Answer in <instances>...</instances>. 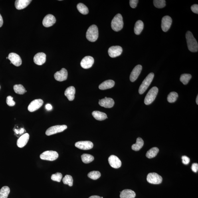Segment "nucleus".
<instances>
[{"label": "nucleus", "mask_w": 198, "mask_h": 198, "mask_svg": "<svg viewBox=\"0 0 198 198\" xmlns=\"http://www.w3.org/2000/svg\"><path fill=\"white\" fill-rule=\"evenodd\" d=\"M187 47L189 50L192 52H196L198 50V44L196 40L189 31H187L186 34Z\"/></svg>", "instance_id": "obj_1"}, {"label": "nucleus", "mask_w": 198, "mask_h": 198, "mask_svg": "<svg viewBox=\"0 0 198 198\" xmlns=\"http://www.w3.org/2000/svg\"><path fill=\"white\" fill-rule=\"evenodd\" d=\"M111 27L114 31L118 32L122 29L123 27V17L120 14H117L115 16L111 22Z\"/></svg>", "instance_id": "obj_2"}, {"label": "nucleus", "mask_w": 198, "mask_h": 198, "mask_svg": "<svg viewBox=\"0 0 198 198\" xmlns=\"http://www.w3.org/2000/svg\"><path fill=\"white\" fill-rule=\"evenodd\" d=\"M86 38L89 41L94 42L98 37V30L97 27L95 25H92L88 28L86 34Z\"/></svg>", "instance_id": "obj_3"}, {"label": "nucleus", "mask_w": 198, "mask_h": 198, "mask_svg": "<svg viewBox=\"0 0 198 198\" xmlns=\"http://www.w3.org/2000/svg\"><path fill=\"white\" fill-rule=\"evenodd\" d=\"M154 77V74L153 73H151L147 76L145 79L143 80L139 88V94H142L144 93L149 86L150 85Z\"/></svg>", "instance_id": "obj_4"}, {"label": "nucleus", "mask_w": 198, "mask_h": 198, "mask_svg": "<svg viewBox=\"0 0 198 198\" xmlns=\"http://www.w3.org/2000/svg\"><path fill=\"white\" fill-rule=\"evenodd\" d=\"M158 88L156 87H153L147 93L144 100L145 104L146 105L151 104L154 100L158 92Z\"/></svg>", "instance_id": "obj_5"}, {"label": "nucleus", "mask_w": 198, "mask_h": 198, "mask_svg": "<svg viewBox=\"0 0 198 198\" xmlns=\"http://www.w3.org/2000/svg\"><path fill=\"white\" fill-rule=\"evenodd\" d=\"M58 153L56 151H44L40 155V158L43 160L53 161L58 158Z\"/></svg>", "instance_id": "obj_6"}, {"label": "nucleus", "mask_w": 198, "mask_h": 198, "mask_svg": "<svg viewBox=\"0 0 198 198\" xmlns=\"http://www.w3.org/2000/svg\"><path fill=\"white\" fill-rule=\"evenodd\" d=\"M67 128V126L65 125H56V126H52L46 130V134L47 136H50L56 133L63 132Z\"/></svg>", "instance_id": "obj_7"}, {"label": "nucleus", "mask_w": 198, "mask_h": 198, "mask_svg": "<svg viewBox=\"0 0 198 198\" xmlns=\"http://www.w3.org/2000/svg\"><path fill=\"white\" fill-rule=\"evenodd\" d=\"M147 181L153 184H159L162 182L163 178L156 173H150L147 176Z\"/></svg>", "instance_id": "obj_8"}, {"label": "nucleus", "mask_w": 198, "mask_h": 198, "mask_svg": "<svg viewBox=\"0 0 198 198\" xmlns=\"http://www.w3.org/2000/svg\"><path fill=\"white\" fill-rule=\"evenodd\" d=\"M43 104V101L41 99H36L30 103L28 107V110L30 112H33L39 109Z\"/></svg>", "instance_id": "obj_9"}, {"label": "nucleus", "mask_w": 198, "mask_h": 198, "mask_svg": "<svg viewBox=\"0 0 198 198\" xmlns=\"http://www.w3.org/2000/svg\"><path fill=\"white\" fill-rule=\"evenodd\" d=\"M172 23V19L170 16H164L161 20V27L164 32H166L170 28Z\"/></svg>", "instance_id": "obj_10"}, {"label": "nucleus", "mask_w": 198, "mask_h": 198, "mask_svg": "<svg viewBox=\"0 0 198 198\" xmlns=\"http://www.w3.org/2000/svg\"><path fill=\"white\" fill-rule=\"evenodd\" d=\"M75 146L82 150H88L92 149L94 145L93 143L90 141H81L76 142Z\"/></svg>", "instance_id": "obj_11"}, {"label": "nucleus", "mask_w": 198, "mask_h": 198, "mask_svg": "<svg viewBox=\"0 0 198 198\" xmlns=\"http://www.w3.org/2000/svg\"><path fill=\"white\" fill-rule=\"evenodd\" d=\"M123 52L122 48L120 46H113L109 48V56L112 58H115L120 56Z\"/></svg>", "instance_id": "obj_12"}, {"label": "nucleus", "mask_w": 198, "mask_h": 198, "mask_svg": "<svg viewBox=\"0 0 198 198\" xmlns=\"http://www.w3.org/2000/svg\"><path fill=\"white\" fill-rule=\"evenodd\" d=\"M94 63V58L91 56H88L84 57L80 62L82 67L88 69L92 67Z\"/></svg>", "instance_id": "obj_13"}, {"label": "nucleus", "mask_w": 198, "mask_h": 198, "mask_svg": "<svg viewBox=\"0 0 198 198\" xmlns=\"http://www.w3.org/2000/svg\"><path fill=\"white\" fill-rule=\"evenodd\" d=\"M8 58L11 61V64H13L16 66H19L22 64V60L20 56L14 52L10 53L8 56Z\"/></svg>", "instance_id": "obj_14"}, {"label": "nucleus", "mask_w": 198, "mask_h": 198, "mask_svg": "<svg viewBox=\"0 0 198 198\" xmlns=\"http://www.w3.org/2000/svg\"><path fill=\"white\" fill-rule=\"evenodd\" d=\"M54 77L58 81L62 82L66 80L68 77L67 70L65 68H62L60 71L56 73Z\"/></svg>", "instance_id": "obj_15"}, {"label": "nucleus", "mask_w": 198, "mask_h": 198, "mask_svg": "<svg viewBox=\"0 0 198 198\" xmlns=\"http://www.w3.org/2000/svg\"><path fill=\"white\" fill-rule=\"evenodd\" d=\"M56 22V19L55 17L51 14H48L44 18L42 24L44 27H49L53 25Z\"/></svg>", "instance_id": "obj_16"}, {"label": "nucleus", "mask_w": 198, "mask_h": 198, "mask_svg": "<svg viewBox=\"0 0 198 198\" xmlns=\"http://www.w3.org/2000/svg\"><path fill=\"white\" fill-rule=\"evenodd\" d=\"M108 162L110 166L115 169H118L122 165V162L120 159L114 155H111L109 157Z\"/></svg>", "instance_id": "obj_17"}, {"label": "nucleus", "mask_w": 198, "mask_h": 198, "mask_svg": "<svg viewBox=\"0 0 198 198\" xmlns=\"http://www.w3.org/2000/svg\"><path fill=\"white\" fill-rule=\"evenodd\" d=\"M142 66L140 65L135 66L132 70L130 76V80L131 82H134L138 78L142 70Z\"/></svg>", "instance_id": "obj_18"}, {"label": "nucleus", "mask_w": 198, "mask_h": 198, "mask_svg": "<svg viewBox=\"0 0 198 198\" xmlns=\"http://www.w3.org/2000/svg\"><path fill=\"white\" fill-rule=\"evenodd\" d=\"M99 104L101 106L105 108H110L114 106L115 102L113 99L106 97L104 98L99 100Z\"/></svg>", "instance_id": "obj_19"}, {"label": "nucleus", "mask_w": 198, "mask_h": 198, "mask_svg": "<svg viewBox=\"0 0 198 198\" xmlns=\"http://www.w3.org/2000/svg\"><path fill=\"white\" fill-rule=\"evenodd\" d=\"M34 61L38 65H42L46 61V54L42 52L36 54L34 56Z\"/></svg>", "instance_id": "obj_20"}, {"label": "nucleus", "mask_w": 198, "mask_h": 198, "mask_svg": "<svg viewBox=\"0 0 198 198\" xmlns=\"http://www.w3.org/2000/svg\"><path fill=\"white\" fill-rule=\"evenodd\" d=\"M29 135L28 133H25L20 137L17 141V145L20 148L25 146L29 141Z\"/></svg>", "instance_id": "obj_21"}, {"label": "nucleus", "mask_w": 198, "mask_h": 198, "mask_svg": "<svg viewBox=\"0 0 198 198\" xmlns=\"http://www.w3.org/2000/svg\"><path fill=\"white\" fill-rule=\"evenodd\" d=\"M31 2V0H17L15 3L16 9L19 10L23 9L28 7Z\"/></svg>", "instance_id": "obj_22"}, {"label": "nucleus", "mask_w": 198, "mask_h": 198, "mask_svg": "<svg viewBox=\"0 0 198 198\" xmlns=\"http://www.w3.org/2000/svg\"><path fill=\"white\" fill-rule=\"evenodd\" d=\"M76 90L74 86H70L66 89L65 92V95L70 101H72L74 100V95H75Z\"/></svg>", "instance_id": "obj_23"}, {"label": "nucleus", "mask_w": 198, "mask_h": 198, "mask_svg": "<svg viewBox=\"0 0 198 198\" xmlns=\"http://www.w3.org/2000/svg\"><path fill=\"white\" fill-rule=\"evenodd\" d=\"M115 82L114 80H108L105 81L99 86V88L101 90H106L114 87Z\"/></svg>", "instance_id": "obj_24"}, {"label": "nucleus", "mask_w": 198, "mask_h": 198, "mask_svg": "<svg viewBox=\"0 0 198 198\" xmlns=\"http://www.w3.org/2000/svg\"><path fill=\"white\" fill-rule=\"evenodd\" d=\"M120 198H134L136 196L135 192L130 189H125L120 192Z\"/></svg>", "instance_id": "obj_25"}, {"label": "nucleus", "mask_w": 198, "mask_h": 198, "mask_svg": "<svg viewBox=\"0 0 198 198\" xmlns=\"http://www.w3.org/2000/svg\"><path fill=\"white\" fill-rule=\"evenodd\" d=\"M92 115L96 120L102 121L106 120L107 118L106 114L99 111H94L92 112Z\"/></svg>", "instance_id": "obj_26"}, {"label": "nucleus", "mask_w": 198, "mask_h": 198, "mask_svg": "<svg viewBox=\"0 0 198 198\" xmlns=\"http://www.w3.org/2000/svg\"><path fill=\"white\" fill-rule=\"evenodd\" d=\"M144 27L143 22L141 20L137 21L135 25L134 33L137 35H139L142 32Z\"/></svg>", "instance_id": "obj_27"}, {"label": "nucleus", "mask_w": 198, "mask_h": 198, "mask_svg": "<svg viewBox=\"0 0 198 198\" xmlns=\"http://www.w3.org/2000/svg\"><path fill=\"white\" fill-rule=\"evenodd\" d=\"M143 145H144V142L143 139L140 137H138L137 139L136 143L132 145L131 148L133 150L138 151L142 148Z\"/></svg>", "instance_id": "obj_28"}, {"label": "nucleus", "mask_w": 198, "mask_h": 198, "mask_svg": "<svg viewBox=\"0 0 198 198\" xmlns=\"http://www.w3.org/2000/svg\"><path fill=\"white\" fill-rule=\"evenodd\" d=\"M159 149L156 147H153L147 151L146 157L149 159L154 158L159 152Z\"/></svg>", "instance_id": "obj_29"}, {"label": "nucleus", "mask_w": 198, "mask_h": 198, "mask_svg": "<svg viewBox=\"0 0 198 198\" xmlns=\"http://www.w3.org/2000/svg\"><path fill=\"white\" fill-rule=\"evenodd\" d=\"M13 88L16 93L19 94H23L27 92L21 84L15 85L13 87Z\"/></svg>", "instance_id": "obj_30"}, {"label": "nucleus", "mask_w": 198, "mask_h": 198, "mask_svg": "<svg viewBox=\"0 0 198 198\" xmlns=\"http://www.w3.org/2000/svg\"><path fill=\"white\" fill-rule=\"evenodd\" d=\"M10 192V189L9 187H3L0 190V198H7Z\"/></svg>", "instance_id": "obj_31"}, {"label": "nucleus", "mask_w": 198, "mask_h": 198, "mask_svg": "<svg viewBox=\"0 0 198 198\" xmlns=\"http://www.w3.org/2000/svg\"><path fill=\"white\" fill-rule=\"evenodd\" d=\"M78 11H79L83 15H87L88 13V8L84 4L82 3H79L77 6Z\"/></svg>", "instance_id": "obj_32"}, {"label": "nucleus", "mask_w": 198, "mask_h": 198, "mask_svg": "<svg viewBox=\"0 0 198 198\" xmlns=\"http://www.w3.org/2000/svg\"><path fill=\"white\" fill-rule=\"evenodd\" d=\"M83 162L85 164H88L94 160V157L92 155L88 154H83L81 155Z\"/></svg>", "instance_id": "obj_33"}, {"label": "nucleus", "mask_w": 198, "mask_h": 198, "mask_svg": "<svg viewBox=\"0 0 198 198\" xmlns=\"http://www.w3.org/2000/svg\"><path fill=\"white\" fill-rule=\"evenodd\" d=\"M178 97L177 93L175 92H172L169 94L167 97V101L169 103L174 102L177 101Z\"/></svg>", "instance_id": "obj_34"}, {"label": "nucleus", "mask_w": 198, "mask_h": 198, "mask_svg": "<svg viewBox=\"0 0 198 198\" xmlns=\"http://www.w3.org/2000/svg\"><path fill=\"white\" fill-rule=\"evenodd\" d=\"M191 78V74H183L181 75L180 80L183 84L186 85L188 83Z\"/></svg>", "instance_id": "obj_35"}, {"label": "nucleus", "mask_w": 198, "mask_h": 198, "mask_svg": "<svg viewBox=\"0 0 198 198\" xmlns=\"http://www.w3.org/2000/svg\"><path fill=\"white\" fill-rule=\"evenodd\" d=\"M63 183L64 184L68 185L70 187H72L73 184V179L71 176L70 175H66L62 179Z\"/></svg>", "instance_id": "obj_36"}, {"label": "nucleus", "mask_w": 198, "mask_h": 198, "mask_svg": "<svg viewBox=\"0 0 198 198\" xmlns=\"http://www.w3.org/2000/svg\"><path fill=\"white\" fill-rule=\"evenodd\" d=\"M166 1L165 0H154L153 1V4L155 7L159 8V9H161L164 7L166 5Z\"/></svg>", "instance_id": "obj_37"}, {"label": "nucleus", "mask_w": 198, "mask_h": 198, "mask_svg": "<svg viewBox=\"0 0 198 198\" xmlns=\"http://www.w3.org/2000/svg\"><path fill=\"white\" fill-rule=\"evenodd\" d=\"M101 174L98 171H92L88 173V177L90 179L93 180L97 179L100 178Z\"/></svg>", "instance_id": "obj_38"}, {"label": "nucleus", "mask_w": 198, "mask_h": 198, "mask_svg": "<svg viewBox=\"0 0 198 198\" xmlns=\"http://www.w3.org/2000/svg\"><path fill=\"white\" fill-rule=\"evenodd\" d=\"M62 178V173H57L55 174H52L51 176V179L52 181L60 182Z\"/></svg>", "instance_id": "obj_39"}, {"label": "nucleus", "mask_w": 198, "mask_h": 198, "mask_svg": "<svg viewBox=\"0 0 198 198\" xmlns=\"http://www.w3.org/2000/svg\"><path fill=\"white\" fill-rule=\"evenodd\" d=\"M13 98L11 96H8L7 98V103L8 106H15L16 103L13 100Z\"/></svg>", "instance_id": "obj_40"}, {"label": "nucleus", "mask_w": 198, "mask_h": 198, "mask_svg": "<svg viewBox=\"0 0 198 198\" xmlns=\"http://www.w3.org/2000/svg\"><path fill=\"white\" fill-rule=\"evenodd\" d=\"M138 0H130V5L132 8H135L137 7V4L138 3Z\"/></svg>", "instance_id": "obj_41"}, {"label": "nucleus", "mask_w": 198, "mask_h": 198, "mask_svg": "<svg viewBox=\"0 0 198 198\" xmlns=\"http://www.w3.org/2000/svg\"><path fill=\"white\" fill-rule=\"evenodd\" d=\"M182 163L184 164L187 165L188 164L190 161V159L188 157H187L185 155H183L182 157Z\"/></svg>", "instance_id": "obj_42"}, {"label": "nucleus", "mask_w": 198, "mask_h": 198, "mask_svg": "<svg viewBox=\"0 0 198 198\" xmlns=\"http://www.w3.org/2000/svg\"><path fill=\"white\" fill-rule=\"evenodd\" d=\"M191 9L193 13L198 14V5L197 4H195L191 6Z\"/></svg>", "instance_id": "obj_43"}, {"label": "nucleus", "mask_w": 198, "mask_h": 198, "mask_svg": "<svg viewBox=\"0 0 198 198\" xmlns=\"http://www.w3.org/2000/svg\"><path fill=\"white\" fill-rule=\"evenodd\" d=\"M192 170L195 173H197L198 170V164L197 163H193L191 166Z\"/></svg>", "instance_id": "obj_44"}, {"label": "nucleus", "mask_w": 198, "mask_h": 198, "mask_svg": "<svg viewBox=\"0 0 198 198\" xmlns=\"http://www.w3.org/2000/svg\"><path fill=\"white\" fill-rule=\"evenodd\" d=\"M45 108L46 110H51L52 109V106L51 104H47L45 106Z\"/></svg>", "instance_id": "obj_45"}, {"label": "nucleus", "mask_w": 198, "mask_h": 198, "mask_svg": "<svg viewBox=\"0 0 198 198\" xmlns=\"http://www.w3.org/2000/svg\"><path fill=\"white\" fill-rule=\"evenodd\" d=\"M3 19L2 17L1 14H0V28L2 27L3 25Z\"/></svg>", "instance_id": "obj_46"}, {"label": "nucleus", "mask_w": 198, "mask_h": 198, "mask_svg": "<svg viewBox=\"0 0 198 198\" xmlns=\"http://www.w3.org/2000/svg\"><path fill=\"white\" fill-rule=\"evenodd\" d=\"M89 198H101V197L98 196H92Z\"/></svg>", "instance_id": "obj_47"}, {"label": "nucleus", "mask_w": 198, "mask_h": 198, "mask_svg": "<svg viewBox=\"0 0 198 198\" xmlns=\"http://www.w3.org/2000/svg\"><path fill=\"white\" fill-rule=\"evenodd\" d=\"M25 131V130H24L23 128H21V130H20L19 131L20 134H23Z\"/></svg>", "instance_id": "obj_48"}, {"label": "nucleus", "mask_w": 198, "mask_h": 198, "mask_svg": "<svg viewBox=\"0 0 198 198\" xmlns=\"http://www.w3.org/2000/svg\"><path fill=\"white\" fill-rule=\"evenodd\" d=\"M15 133H16V134H19V131L17 130H16V129H15Z\"/></svg>", "instance_id": "obj_49"}, {"label": "nucleus", "mask_w": 198, "mask_h": 198, "mask_svg": "<svg viewBox=\"0 0 198 198\" xmlns=\"http://www.w3.org/2000/svg\"><path fill=\"white\" fill-rule=\"evenodd\" d=\"M196 104H198V96H197L196 99Z\"/></svg>", "instance_id": "obj_50"}, {"label": "nucleus", "mask_w": 198, "mask_h": 198, "mask_svg": "<svg viewBox=\"0 0 198 198\" xmlns=\"http://www.w3.org/2000/svg\"><path fill=\"white\" fill-rule=\"evenodd\" d=\"M101 198H103V197H101Z\"/></svg>", "instance_id": "obj_51"}, {"label": "nucleus", "mask_w": 198, "mask_h": 198, "mask_svg": "<svg viewBox=\"0 0 198 198\" xmlns=\"http://www.w3.org/2000/svg\"><path fill=\"white\" fill-rule=\"evenodd\" d=\"M0 88H1V86H0Z\"/></svg>", "instance_id": "obj_52"}]
</instances>
